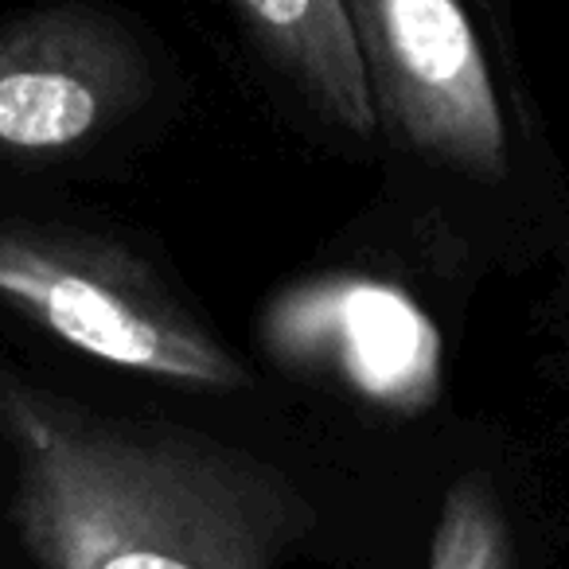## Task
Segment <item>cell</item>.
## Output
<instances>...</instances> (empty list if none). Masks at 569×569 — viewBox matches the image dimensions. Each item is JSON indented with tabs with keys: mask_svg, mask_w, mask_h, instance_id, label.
I'll return each instance as SVG.
<instances>
[{
	"mask_svg": "<svg viewBox=\"0 0 569 569\" xmlns=\"http://www.w3.org/2000/svg\"><path fill=\"white\" fill-rule=\"evenodd\" d=\"M12 519L43 569H277L312 507L269 465L0 375Z\"/></svg>",
	"mask_w": 569,
	"mask_h": 569,
	"instance_id": "6da1fadb",
	"label": "cell"
},
{
	"mask_svg": "<svg viewBox=\"0 0 569 569\" xmlns=\"http://www.w3.org/2000/svg\"><path fill=\"white\" fill-rule=\"evenodd\" d=\"M0 301L121 371L234 390L238 359L137 269L71 238L0 227Z\"/></svg>",
	"mask_w": 569,
	"mask_h": 569,
	"instance_id": "7a4b0ae2",
	"label": "cell"
},
{
	"mask_svg": "<svg viewBox=\"0 0 569 569\" xmlns=\"http://www.w3.org/2000/svg\"><path fill=\"white\" fill-rule=\"evenodd\" d=\"M375 110H387L413 144L496 168L503 121L472 24L457 0H343Z\"/></svg>",
	"mask_w": 569,
	"mask_h": 569,
	"instance_id": "3957f363",
	"label": "cell"
},
{
	"mask_svg": "<svg viewBox=\"0 0 569 569\" xmlns=\"http://www.w3.org/2000/svg\"><path fill=\"white\" fill-rule=\"evenodd\" d=\"M269 351L297 371H317L351 395L398 413L433 402L441 336L433 320L387 281L356 273L312 277L261 312Z\"/></svg>",
	"mask_w": 569,
	"mask_h": 569,
	"instance_id": "277c9868",
	"label": "cell"
},
{
	"mask_svg": "<svg viewBox=\"0 0 569 569\" xmlns=\"http://www.w3.org/2000/svg\"><path fill=\"white\" fill-rule=\"evenodd\" d=\"M133 56L102 17L48 9L0 32V149L51 157L94 137L129 94Z\"/></svg>",
	"mask_w": 569,
	"mask_h": 569,
	"instance_id": "5b68a950",
	"label": "cell"
},
{
	"mask_svg": "<svg viewBox=\"0 0 569 569\" xmlns=\"http://www.w3.org/2000/svg\"><path fill=\"white\" fill-rule=\"evenodd\" d=\"M269 56L293 82L351 133L367 137L379 126L371 79L359 56L343 0H234Z\"/></svg>",
	"mask_w": 569,
	"mask_h": 569,
	"instance_id": "8992f818",
	"label": "cell"
},
{
	"mask_svg": "<svg viewBox=\"0 0 569 569\" xmlns=\"http://www.w3.org/2000/svg\"><path fill=\"white\" fill-rule=\"evenodd\" d=\"M429 569H507L499 519L476 488H457L445 503Z\"/></svg>",
	"mask_w": 569,
	"mask_h": 569,
	"instance_id": "52a82bcc",
	"label": "cell"
}]
</instances>
